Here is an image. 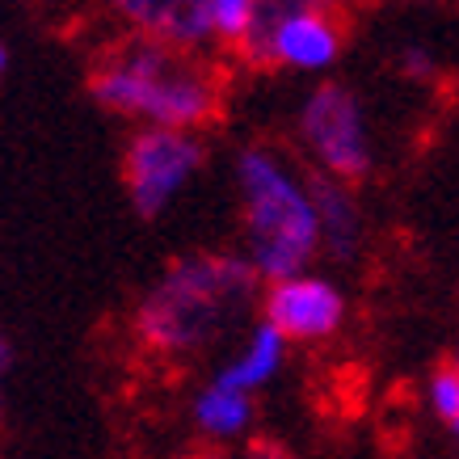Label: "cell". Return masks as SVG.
<instances>
[{
  "label": "cell",
  "instance_id": "7c38bea8",
  "mask_svg": "<svg viewBox=\"0 0 459 459\" xmlns=\"http://www.w3.org/2000/svg\"><path fill=\"white\" fill-rule=\"evenodd\" d=\"M299 13H337V0H257L253 26H249V34L240 39L237 56L245 59L249 68H257V56H262L265 39H270L282 22H291V17H299Z\"/></svg>",
  "mask_w": 459,
  "mask_h": 459
},
{
  "label": "cell",
  "instance_id": "2e32d148",
  "mask_svg": "<svg viewBox=\"0 0 459 459\" xmlns=\"http://www.w3.org/2000/svg\"><path fill=\"white\" fill-rule=\"evenodd\" d=\"M240 459H295V455L282 443H274V438H253Z\"/></svg>",
  "mask_w": 459,
  "mask_h": 459
},
{
  "label": "cell",
  "instance_id": "5bb4252c",
  "mask_svg": "<svg viewBox=\"0 0 459 459\" xmlns=\"http://www.w3.org/2000/svg\"><path fill=\"white\" fill-rule=\"evenodd\" d=\"M253 9H257V0H211V30H215V42H223V47L237 51L240 39H245L253 26Z\"/></svg>",
  "mask_w": 459,
  "mask_h": 459
},
{
  "label": "cell",
  "instance_id": "3957f363",
  "mask_svg": "<svg viewBox=\"0 0 459 459\" xmlns=\"http://www.w3.org/2000/svg\"><path fill=\"white\" fill-rule=\"evenodd\" d=\"M240 237L245 262L262 282L304 274L320 257V220L307 169L274 143L253 140L237 152Z\"/></svg>",
  "mask_w": 459,
  "mask_h": 459
},
{
  "label": "cell",
  "instance_id": "52a82bcc",
  "mask_svg": "<svg viewBox=\"0 0 459 459\" xmlns=\"http://www.w3.org/2000/svg\"><path fill=\"white\" fill-rule=\"evenodd\" d=\"M135 39H152L178 51H195L215 42L211 0H101Z\"/></svg>",
  "mask_w": 459,
  "mask_h": 459
},
{
  "label": "cell",
  "instance_id": "8992f818",
  "mask_svg": "<svg viewBox=\"0 0 459 459\" xmlns=\"http://www.w3.org/2000/svg\"><path fill=\"white\" fill-rule=\"evenodd\" d=\"M262 320L274 325L287 346H316V342H329L333 333H342L346 325V291L337 287L333 279L325 274H291V279L265 282L262 287Z\"/></svg>",
  "mask_w": 459,
  "mask_h": 459
},
{
  "label": "cell",
  "instance_id": "5b68a950",
  "mask_svg": "<svg viewBox=\"0 0 459 459\" xmlns=\"http://www.w3.org/2000/svg\"><path fill=\"white\" fill-rule=\"evenodd\" d=\"M207 169V140L198 131L140 126L123 148V190L140 220H160L178 207L190 181Z\"/></svg>",
  "mask_w": 459,
  "mask_h": 459
},
{
  "label": "cell",
  "instance_id": "8fae6325",
  "mask_svg": "<svg viewBox=\"0 0 459 459\" xmlns=\"http://www.w3.org/2000/svg\"><path fill=\"white\" fill-rule=\"evenodd\" d=\"M253 418H257L253 396L220 388L215 379H207V384L195 392V401H190V421H195L198 438H207L211 446L240 443V438L253 430Z\"/></svg>",
  "mask_w": 459,
  "mask_h": 459
},
{
  "label": "cell",
  "instance_id": "6da1fadb",
  "mask_svg": "<svg viewBox=\"0 0 459 459\" xmlns=\"http://www.w3.org/2000/svg\"><path fill=\"white\" fill-rule=\"evenodd\" d=\"M262 287L245 253H181L140 295L131 333L156 359L186 362L237 333Z\"/></svg>",
  "mask_w": 459,
  "mask_h": 459
},
{
  "label": "cell",
  "instance_id": "7a4b0ae2",
  "mask_svg": "<svg viewBox=\"0 0 459 459\" xmlns=\"http://www.w3.org/2000/svg\"><path fill=\"white\" fill-rule=\"evenodd\" d=\"M89 98L140 126L203 131L223 114V76L195 51L131 34L98 56Z\"/></svg>",
  "mask_w": 459,
  "mask_h": 459
},
{
  "label": "cell",
  "instance_id": "9c48e42d",
  "mask_svg": "<svg viewBox=\"0 0 459 459\" xmlns=\"http://www.w3.org/2000/svg\"><path fill=\"white\" fill-rule=\"evenodd\" d=\"M307 186H312L320 220V253H333L342 265L359 262L362 245H367V215H362L359 190L337 178H325L316 169H307Z\"/></svg>",
  "mask_w": 459,
  "mask_h": 459
},
{
  "label": "cell",
  "instance_id": "d6986e66",
  "mask_svg": "<svg viewBox=\"0 0 459 459\" xmlns=\"http://www.w3.org/2000/svg\"><path fill=\"white\" fill-rule=\"evenodd\" d=\"M4 68H9V51L0 47V76H4Z\"/></svg>",
  "mask_w": 459,
  "mask_h": 459
},
{
  "label": "cell",
  "instance_id": "ac0fdd59",
  "mask_svg": "<svg viewBox=\"0 0 459 459\" xmlns=\"http://www.w3.org/2000/svg\"><path fill=\"white\" fill-rule=\"evenodd\" d=\"M190 459H237V455H228L223 446H203V451H195Z\"/></svg>",
  "mask_w": 459,
  "mask_h": 459
},
{
  "label": "cell",
  "instance_id": "ba28073f",
  "mask_svg": "<svg viewBox=\"0 0 459 459\" xmlns=\"http://www.w3.org/2000/svg\"><path fill=\"white\" fill-rule=\"evenodd\" d=\"M342 47H346V26L337 13H299L265 39L257 68H287L320 76L342 59Z\"/></svg>",
  "mask_w": 459,
  "mask_h": 459
},
{
  "label": "cell",
  "instance_id": "ffe728a7",
  "mask_svg": "<svg viewBox=\"0 0 459 459\" xmlns=\"http://www.w3.org/2000/svg\"><path fill=\"white\" fill-rule=\"evenodd\" d=\"M451 362H455V371H459V350H455V354H451Z\"/></svg>",
  "mask_w": 459,
  "mask_h": 459
},
{
  "label": "cell",
  "instance_id": "277c9868",
  "mask_svg": "<svg viewBox=\"0 0 459 459\" xmlns=\"http://www.w3.org/2000/svg\"><path fill=\"white\" fill-rule=\"evenodd\" d=\"M295 140L307 156V169L346 186L367 181L376 169L367 106L342 81H320L316 89H307V98L295 110Z\"/></svg>",
  "mask_w": 459,
  "mask_h": 459
},
{
  "label": "cell",
  "instance_id": "9a60e30c",
  "mask_svg": "<svg viewBox=\"0 0 459 459\" xmlns=\"http://www.w3.org/2000/svg\"><path fill=\"white\" fill-rule=\"evenodd\" d=\"M396 68H401V76H409V81H418V84H430L434 76H438L434 56L430 51H421V47H404L401 59H396Z\"/></svg>",
  "mask_w": 459,
  "mask_h": 459
},
{
  "label": "cell",
  "instance_id": "30bf717a",
  "mask_svg": "<svg viewBox=\"0 0 459 459\" xmlns=\"http://www.w3.org/2000/svg\"><path fill=\"white\" fill-rule=\"evenodd\" d=\"M287 337L274 329V325H265L262 316L249 325V333L240 337V346L228 354V359L215 367V384L220 388H232V392H245V396H257L262 388H270L279 371L287 367Z\"/></svg>",
  "mask_w": 459,
  "mask_h": 459
},
{
  "label": "cell",
  "instance_id": "e0dca14e",
  "mask_svg": "<svg viewBox=\"0 0 459 459\" xmlns=\"http://www.w3.org/2000/svg\"><path fill=\"white\" fill-rule=\"evenodd\" d=\"M9 371H13V346L0 333V413H4V388H9Z\"/></svg>",
  "mask_w": 459,
  "mask_h": 459
},
{
  "label": "cell",
  "instance_id": "4fadbf2b",
  "mask_svg": "<svg viewBox=\"0 0 459 459\" xmlns=\"http://www.w3.org/2000/svg\"><path fill=\"white\" fill-rule=\"evenodd\" d=\"M426 404H430L434 418L459 438V371H455V362H438L430 371V379H426Z\"/></svg>",
  "mask_w": 459,
  "mask_h": 459
}]
</instances>
